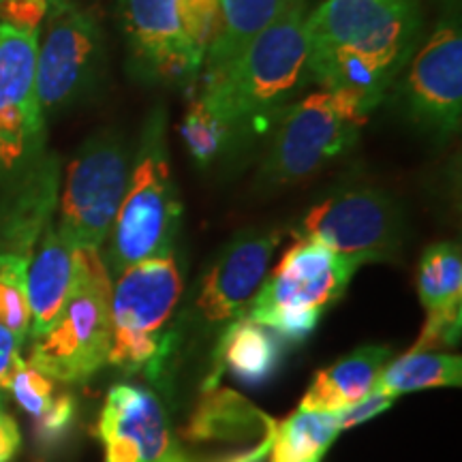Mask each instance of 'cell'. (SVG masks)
Returning <instances> with one entry per match:
<instances>
[{
    "mask_svg": "<svg viewBox=\"0 0 462 462\" xmlns=\"http://www.w3.org/2000/svg\"><path fill=\"white\" fill-rule=\"evenodd\" d=\"M180 135L190 159L201 167L215 163L221 154L229 152L231 143L238 140L227 120L201 95L190 101L182 118Z\"/></svg>",
    "mask_w": 462,
    "mask_h": 462,
    "instance_id": "cb8c5ba5",
    "label": "cell"
},
{
    "mask_svg": "<svg viewBox=\"0 0 462 462\" xmlns=\"http://www.w3.org/2000/svg\"><path fill=\"white\" fill-rule=\"evenodd\" d=\"M9 394L15 398V402L31 413L32 418H42L48 411L50 404L54 402V379L37 371L32 364L22 360L11 374Z\"/></svg>",
    "mask_w": 462,
    "mask_h": 462,
    "instance_id": "4316f807",
    "label": "cell"
},
{
    "mask_svg": "<svg viewBox=\"0 0 462 462\" xmlns=\"http://www.w3.org/2000/svg\"><path fill=\"white\" fill-rule=\"evenodd\" d=\"M58 0H0V22L17 31L42 32L45 17Z\"/></svg>",
    "mask_w": 462,
    "mask_h": 462,
    "instance_id": "83f0119b",
    "label": "cell"
},
{
    "mask_svg": "<svg viewBox=\"0 0 462 462\" xmlns=\"http://www.w3.org/2000/svg\"><path fill=\"white\" fill-rule=\"evenodd\" d=\"M184 293L180 263L173 255L133 263L112 281L107 364L157 381L173 356V323Z\"/></svg>",
    "mask_w": 462,
    "mask_h": 462,
    "instance_id": "3957f363",
    "label": "cell"
},
{
    "mask_svg": "<svg viewBox=\"0 0 462 462\" xmlns=\"http://www.w3.org/2000/svg\"><path fill=\"white\" fill-rule=\"evenodd\" d=\"M392 351L383 345H366L330 364L315 374L300 402L306 411L340 413L373 394L381 371L390 364Z\"/></svg>",
    "mask_w": 462,
    "mask_h": 462,
    "instance_id": "d6986e66",
    "label": "cell"
},
{
    "mask_svg": "<svg viewBox=\"0 0 462 462\" xmlns=\"http://www.w3.org/2000/svg\"><path fill=\"white\" fill-rule=\"evenodd\" d=\"M118 20L133 69L150 82L187 84L204 62L184 43L176 24V0H120Z\"/></svg>",
    "mask_w": 462,
    "mask_h": 462,
    "instance_id": "9a60e30c",
    "label": "cell"
},
{
    "mask_svg": "<svg viewBox=\"0 0 462 462\" xmlns=\"http://www.w3.org/2000/svg\"><path fill=\"white\" fill-rule=\"evenodd\" d=\"M340 432V413L298 409L276 421L270 462H321Z\"/></svg>",
    "mask_w": 462,
    "mask_h": 462,
    "instance_id": "44dd1931",
    "label": "cell"
},
{
    "mask_svg": "<svg viewBox=\"0 0 462 462\" xmlns=\"http://www.w3.org/2000/svg\"><path fill=\"white\" fill-rule=\"evenodd\" d=\"M28 262L0 253V323L22 345L31 334V306L26 291Z\"/></svg>",
    "mask_w": 462,
    "mask_h": 462,
    "instance_id": "d4e9b609",
    "label": "cell"
},
{
    "mask_svg": "<svg viewBox=\"0 0 462 462\" xmlns=\"http://www.w3.org/2000/svg\"><path fill=\"white\" fill-rule=\"evenodd\" d=\"M22 343L0 323V398L9 392L11 374L22 362Z\"/></svg>",
    "mask_w": 462,
    "mask_h": 462,
    "instance_id": "4dcf8cb0",
    "label": "cell"
},
{
    "mask_svg": "<svg viewBox=\"0 0 462 462\" xmlns=\"http://www.w3.org/2000/svg\"><path fill=\"white\" fill-rule=\"evenodd\" d=\"M78 251L69 242L56 221L48 225L26 270L28 306H31V334L39 338L50 330L71 296L78 279Z\"/></svg>",
    "mask_w": 462,
    "mask_h": 462,
    "instance_id": "e0dca14e",
    "label": "cell"
},
{
    "mask_svg": "<svg viewBox=\"0 0 462 462\" xmlns=\"http://www.w3.org/2000/svg\"><path fill=\"white\" fill-rule=\"evenodd\" d=\"M97 437L106 448V462H193L173 435L165 404L140 385L118 383L109 390Z\"/></svg>",
    "mask_w": 462,
    "mask_h": 462,
    "instance_id": "5bb4252c",
    "label": "cell"
},
{
    "mask_svg": "<svg viewBox=\"0 0 462 462\" xmlns=\"http://www.w3.org/2000/svg\"><path fill=\"white\" fill-rule=\"evenodd\" d=\"M60 198V161L42 154L34 163L5 184L0 198V253L31 262L34 246L54 223Z\"/></svg>",
    "mask_w": 462,
    "mask_h": 462,
    "instance_id": "2e32d148",
    "label": "cell"
},
{
    "mask_svg": "<svg viewBox=\"0 0 462 462\" xmlns=\"http://www.w3.org/2000/svg\"><path fill=\"white\" fill-rule=\"evenodd\" d=\"M75 418V401L73 396H58L50 409L37 420V437L43 446H51L69 430Z\"/></svg>",
    "mask_w": 462,
    "mask_h": 462,
    "instance_id": "f1b7e54d",
    "label": "cell"
},
{
    "mask_svg": "<svg viewBox=\"0 0 462 462\" xmlns=\"http://www.w3.org/2000/svg\"><path fill=\"white\" fill-rule=\"evenodd\" d=\"M112 281L101 248L79 246L71 296L50 330L34 338L26 362L60 383H84L99 373L112 340Z\"/></svg>",
    "mask_w": 462,
    "mask_h": 462,
    "instance_id": "8992f818",
    "label": "cell"
},
{
    "mask_svg": "<svg viewBox=\"0 0 462 462\" xmlns=\"http://www.w3.org/2000/svg\"><path fill=\"white\" fill-rule=\"evenodd\" d=\"M293 0H221L223 32L206 56L204 67L215 69L245 50L248 42L273 26Z\"/></svg>",
    "mask_w": 462,
    "mask_h": 462,
    "instance_id": "603a6c76",
    "label": "cell"
},
{
    "mask_svg": "<svg viewBox=\"0 0 462 462\" xmlns=\"http://www.w3.org/2000/svg\"><path fill=\"white\" fill-rule=\"evenodd\" d=\"M404 106L415 123L454 135L462 118V28L456 11L432 26L407 62Z\"/></svg>",
    "mask_w": 462,
    "mask_h": 462,
    "instance_id": "4fadbf2b",
    "label": "cell"
},
{
    "mask_svg": "<svg viewBox=\"0 0 462 462\" xmlns=\"http://www.w3.org/2000/svg\"><path fill=\"white\" fill-rule=\"evenodd\" d=\"M418 293L426 315H462V253L456 242H437L421 255Z\"/></svg>",
    "mask_w": 462,
    "mask_h": 462,
    "instance_id": "7402d4cb",
    "label": "cell"
},
{
    "mask_svg": "<svg viewBox=\"0 0 462 462\" xmlns=\"http://www.w3.org/2000/svg\"><path fill=\"white\" fill-rule=\"evenodd\" d=\"M281 242V229H246L217 253L201 274L187 310L173 323V357L189 332L193 337L215 334L218 338L229 323L246 315L268 279L270 263Z\"/></svg>",
    "mask_w": 462,
    "mask_h": 462,
    "instance_id": "ba28073f",
    "label": "cell"
},
{
    "mask_svg": "<svg viewBox=\"0 0 462 462\" xmlns=\"http://www.w3.org/2000/svg\"><path fill=\"white\" fill-rule=\"evenodd\" d=\"M418 0H323L306 14L309 54H346L401 73L420 45Z\"/></svg>",
    "mask_w": 462,
    "mask_h": 462,
    "instance_id": "52a82bcc",
    "label": "cell"
},
{
    "mask_svg": "<svg viewBox=\"0 0 462 462\" xmlns=\"http://www.w3.org/2000/svg\"><path fill=\"white\" fill-rule=\"evenodd\" d=\"M215 373L206 381V390L227 371L246 388H262L276 377L282 364V338L270 328L253 321L248 315L229 323L217 338Z\"/></svg>",
    "mask_w": 462,
    "mask_h": 462,
    "instance_id": "ac0fdd59",
    "label": "cell"
},
{
    "mask_svg": "<svg viewBox=\"0 0 462 462\" xmlns=\"http://www.w3.org/2000/svg\"><path fill=\"white\" fill-rule=\"evenodd\" d=\"M392 402H394V398H385L379 394L366 396L364 401L354 404V407L340 411V430H349V429H354V426L364 424V421L377 418L379 413L388 411V409L392 407Z\"/></svg>",
    "mask_w": 462,
    "mask_h": 462,
    "instance_id": "f546056e",
    "label": "cell"
},
{
    "mask_svg": "<svg viewBox=\"0 0 462 462\" xmlns=\"http://www.w3.org/2000/svg\"><path fill=\"white\" fill-rule=\"evenodd\" d=\"M360 265L313 240L298 238L270 270L246 315L274 330L282 343L302 345L326 310L343 298Z\"/></svg>",
    "mask_w": 462,
    "mask_h": 462,
    "instance_id": "277c9868",
    "label": "cell"
},
{
    "mask_svg": "<svg viewBox=\"0 0 462 462\" xmlns=\"http://www.w3.org/2000/svg\"><path fill=\"white\" fill-rule=\"evenodd\" d=\"M39 34L0 22V187L45 152V114L37 95Z\"/></svg>",
    "mask_w": 462,
    "mask_h": 462,
    "instance_id": "8fae6325",
    "label": "cell"
},
{
    "mask_svg": "<svg viewBox=\"0 0 462 462\" xmlns=\"http://www.w3.org/2000/svg\"><path fill=\"white\" fill-rule=\"evenodd\" d=\"M460 383L462 362L458 356L441 351H409L381 371L373 394L396 398L429 388H458Z\"/></svg>",
    "mask_w": 462,
    "mask_h": 462,
    "instance_id": "ffe728a7",
    "label": "cell"
},
{
    "mask_svg": "<svg viewBox=\"0 0 462 462\" xmlns=\"http://www.w3.org/2000/svg\"><path fill=\"white\" fill-rule=\"evenodd\" d=\"M133 157L135 152L123 135L103 131L92 135L69 163L56 227L75 246L103 251L129 187Z\"/></svg>",
    "mask_w": 462,
    "mask_h": 462,
    "instance_id": "9c48e42d",
    "label": "cell"
},
{
    "mask_svg": "<svg viewBox=\"0 0 462 462\" xmlns=\"http://www.w3.org/2000/svg\"><path fill=\"white\" fill-rule=\"evenodd\" d=\"M37 43V95L42 109L60 112L95 86L103 67V32L86 11L58 0Z\"/></svg>",
    "mask_w": 462,
    "mask_h": 462,
    "instance_id": "7c38bea8",
    "label": "cell"
},
{
    "mask_svg": "<svg viewBox=\"0 0 462 462\" xmlns=\"http://www.w3.org/2000/svg\"><path fill=\"white\" fill-rule=\"evenodd\" d=\"M176 24L189 50L206 62L223 32L221 0H176Z\"/></svg>",
    "mask_w": 462,
    "mask_h": 462,
    "instance_id": "484cf974",
    "label": "cell"
},
{
    "mask_svg": "<svg viewBox=\"0 0 462 462\" xmlns=\"http://www.w3.org/2000/svg\"><path fill=\"white\" fill-rule=\"evenodd\" d=\"M180 221L182 201L167 150V116L157 107L143 123L129 187L101 251L112 279L133 263L173 255Z\"/></svg>",
    "mask_w": 462,
    "mask_h": 462,
    "instance_id": "7a4b0ae2",
    "label": "cell"
},
{
    "mask_svg": "<svg viewBox=\"0 0 462 462\" xmlns=\"http://www.w3.org/2000/svg\"><path fill=\"white\" fill-rule=\"evenodd\" d=\"M296 238L313 240L356 262H392L404 245L401 206L374 187H343L306 212Z\"/></svg>",
    "mask_w": 462,
    "mask_h": 462,
    "instance_id": "30bf717a",
    "label": "cell"
},
{
    "mask_svg": "<svg viewBox=\"0 0 462 462\" xmlns=\"http://www.w3.org/2000/svg\"><path fill=\"white\" fill-rule=\"evenodd\" d=\"M306 14V0H293L240 54L221 67L206 69L199 95L218 109L236 137L265 118H274L309 78Z\"/></svg>",
    "mask_w": 462,
    "mask_h": 462,
    "instance_id": "6da1fadb",
    "label": "cell"
},
{
    "mask_svg": "<svg viewBox=\"0 0 462 462\" xmlns=\"http://www.w3.org/2000/svg\"><path fill=\"white\" fill-rule=\"evenodd\" d=\"M22 435L15 420L9 413L0 411V462H11L20 452Z\"/></svg>",
    "mask_w": 462,
    "mask_h": 462,
    "instance_id": "1f68e13d",
    "label": "cell"
},
{
    "mask_svg": "<svg viewBox=\"0 0 462 462\" xmlns=\"http://www.w3.org/2000/svg\"><path fill=\"white\" fill-rule=\"evenodd\" d=\"M368 114L354 99L317 90L287 103L274 116V129L259 167L262 187H287L321 171L360 140Z\"/></svg>",
    "mask_w": 462,
    "mask_h": 462,
    "instance_id": "5b68a950",
    "label": "cell"
}]
</instances>
